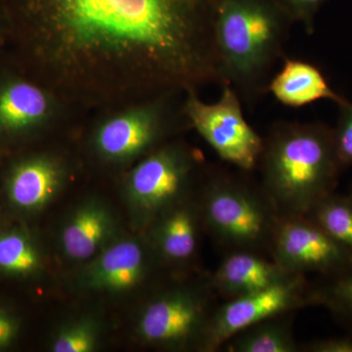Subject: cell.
Returning <instances> with one entry per match:
<instances>
[{
  "label": "cell",
  "mask_w": 352,
  "mask_h": 352,
  "mask_svg": "<svg viewBox=\"0 0 352 352\" xmlns=\"http://www.w3.org/2000/svg\"><path fill=\"white\" fill-rule=\"evenodd\" d=\"M221 0H0L6 51L87 112L221 83Z\"/></svg>",
  "instance_id": "cell-1"
},
{
  "label": "cell",
  "mask_w": 352,
  "mask_h": 352,
  "mask_svg": "<svg viewBox=\"0 0 352 352\" xmlns=\"http://www.w3.org/2000/svg\"><path fill=\"white\" fill-rule=\"evenodd\" d=\"M258 168L281 217L307 215L336 191L344 170L333 129L320 122H276L263 138Z\"/></svg>",
  "instance_id": "cell-2"
},
{
  "label": "cell",
  "mask_w": 352,
  "mask_h": 352,
  "mask_svg": "<svg viewBox=\"0 0 352 352\" xmlns=\"http://www.w3.org/2000/svg\"><path fill=\"white\" fill-rule=\"evenodd\" d=\"M293 24L282 0H221L214 30L221 85L249 104L267 94Z\"/></svg>",
  "instance_id": "cell-3"
},
{
  "label": "cell",
  "mask_w": 352,
  "mask_h": 352,
  "mask_svg": "<svg viewBox=\"0 0 352 352\" xmlns=\"http://www.w3.org/2000/svg\"><path fill=\"white\" fill-rule=\"evenodd\" d=\"M186 92H168L88 115L78 134L80 157L118 175L168 141L192 129L184 112Z\"/></svg>",
  "instance_id": "cell-4"
},
{
  "label": "cell",
  "mask_w": 352,
  "mask_h": 352,
  "mask_svg": "<svg viewBox=\"0 0 352 352\" xmlns=\"http://www.w3.org/2000/svg\"><path fill=\"white\" fill-rule=\"evenodd\" d=\"M249 173L206 166L197 190L204 228L224 254L252 252L271 258L281 215Z\"/></svg>",
  "instance_id": "cell-5"
},
{
  "label": "cell",
  "mask_w": 352,
  "mask_h": 352,
  "mask_svg": "<svg viewBox=\"0 0 352 352\" xmlns=\"http://www.w3.org/2000/svg\"><path fill=\"white\" fill-rule=\"evenodd\" d=\"M91 112L0 55V145L39 144L78 133Z\"/></svg>",
  "instance_id": "cell-6"
},
{
  "label": "cell",
  "mask_w": 352,
  "mask_h": 352,
  "mask_svg": "<svg viewBox=\"0 0 352 352\" xmlns=\"http://www.w3.org/2000/svg\"><path fill=\"white\" fill-rule=\"evenodd\" d=\"M206 166L203 154L177 138L120 173V187L134 224L148 229L164 212L193 196Z\"/></svg>",
  "instance_id": "cell-7"
},
{
  "label": "cell",
  "mask_w": 352,
  "mask_h": 352,
  "mask_svg": "<svg viewBox=\"0 0 352 352\" xmlns=\"http://www.w3.org/2000/svg\"><path fill=\"white\" fill-rule=\"evenodd\" d=\"M219 300L210 275L195 282H173L145 303L136 333L141 342L157 349L201 351Z\"/></svg>",
  "instance_id": "cell-8"
},
{
  "label": "cell",
  "mask_w": 352,
  "mask_h": 352,
  "mask_svg": "<svg viewBox=\"0 0 352 352\" xmlns=\"http://www.w3.org/2000/svg\"><path fill=\"white\" fill-rule=\"evenodd\" d=\"M220 98L206 103L197 90L185 94L184 112L193 129L217 156L237 170L251 173L258 168L263 138L245 119L242 99L228 83L221 85Z\"/></svg>",
  "instance_id": "cell-9"
},
{
  "label": "cell",
  "mask_w": 352,
  "mask_h": 352,
  "mask_svg": "<svg viewBox=\"0 0 352 352\" xmlns=\"http://www.w3.org/2000/svg\"><path fill=\"white\" fill-rule=\"evenodd\" d=\"M78 134L44 141L16 160L6 176L8 197L16 207L39 210L57 198L78 170L82 157L68 147Z\"/></svg>",
  "instance_id": "cell-10"
},
{
  "label": "cell",
  "mask_w": 352,
  "mask_h": 352,
  "mask_svg": "<svg viewBox=\"0 0 352 352\" xmlns=\"http://www.w3.org/2000/svg\"><path fill=\"white\" fill-rule=\"evenodd\" d=\"M307 307H311L310 283L302 274L293 275L281 283L256 293L223 300L215 308L201 351H219L240 331Z\"/></svg>",
  "instance_id": "cell-11"
},
{
  "label": "cell",
  "mask_w": 352,
  "mask_h": 352,
  "mask_svg": "<svg viewBox=\"0 0 352 352\" xmlns=\"http://www.w3.org/2000/svg\"><path fill=\"white\" fill-rule=\"evenodd\" d=\"M271 258L292 274L335 276L352 271V251L305 215L281 217Z\"/></svg>",
  "instance_id": "cell-12"
},
{
  "label": "cell",
  "mask_w": 352,
  "mask_h": 352,
  "mask_svg": "<svg viewBox=\"0 0 352 352\" xmlns=\"http://www.w3.org/2000/svg\"><path fill=\"white\" fill-rule=\"evenodd\" d=\"M80 275V284L90 291L122 293L138 288L164 267L149 240L116 239L89 261Z\"/></svg>",
  "instance_id": "cell-13"
},
{
  "label": "cell",
  "mask_w": 352,
  "mask_h": 352,
  "mask_svg": "<svg viewBox=\"0 0 352 352\" xmlns=\"http://www.w3.org/2000/svg\"><path fill=\"white\" fill-rule=\"evenodd\" d=\"M147 230L148 240L164 267L180 270L191 266L205 232L197 192L164 212Z\"/></svg>",
  "instance_id": "cell-14"
},
{
  "label": "cell",
  "mask_w": 352,
  "mask_h": 352,
  "mask_svg": "<svg viewBox=\"0 0 352 352\" xmlns=\"http://www.w3.org/2000/svg\"><path fill=\"white\" fill-rule=\"evenodd\" d=\"M118 223L107 204L99 199L83 201L66 219L60 244L63 254L74 261H91L116 240Z\"/></svg>",
  "instance_id": "cell-15"
},
{
  "label": "cell",
  "mask_w": 352,
  "mask_h": 352,
  "mask_svg": "<svg viewBox=\"0 0 352 352\" xmlns=\"http://www.w3.org/2000/svg\"><path fill=\"white\" fill-rule=\"evenodd\" d=\"M293 275L270 256L235 252L224 256L210 279L220 300H229L270 288Z\"/></svg>",
  "instance_id": "cell-16"
},
{
  "label": "cell",
  "mask_w": 352,
  "mask_h": 352,
  "mask_svg": "<svg viewBox=\"0 0 352 352\" xmlns=\"http://www.w3.org/2000/svg\"><path fill=\"white\" fill-rule=\"evenodd\" d=\"M267 94L289 108L305 107L319 100H330L338 106L347 101L333 89L318 67L286 56L281 69L271 78Z\"/></svg>",
  "instance_id": "cell-17"
},
{
  "label": "cell",
  "mask_w": 352,
  "mask_h": 352,
  "mask_svg": "<svg viewBox=\"0 0 352 352\" xmlns=\"http://www.w3.org/2000/svg\"><path fill=\"white\" fill-rule=\"evenodd\" d=\"M292 314L278 315L240 331L220 351L228 352H300Z\"/></svg>",
  "instance_id": "cell-18"
},
{
  "label": "cell",
  "mask_w": 352,
  "mask_h": 352,
  "mask_svg": "<svg viewBox=\"0 0 352 352\" xmlns=\"http://www.w3.org/2000/svg\"><path fill=\"white\" fill-rule=\"evenodd\" d=\"M311 307L327 309L352 335V271L335 276L319 277L310 283Z\"/></svg>",
  "instance_id": "cell-19"
},
{
  "label": "cell",
  "mask_w": 352,
  "mask_h": 352,
  "mask_svg": "<svg viewBox=\"0 0 352 352\" xmlns=\"http://www.w3.org/2000/svg\"><path fill=\"white\" fill-rule=\"evenodd\" d=\"M305 217L352 251V198L349 194L333 192L317 203Z\"/></svg>",
  "instance_id": "cell-20"
},
{
  "label": "cell",
  "mask_w": 352,
  "mask_h": 352,
  "mask_svg": "<svg viewBox=\"0 0 352 352\" xmlns=\"http://www.w3.org/2000/svg\"><path fill=\"white\" fill-rule=\"evenodd\" d=\"M41 266V252L28 236L15 231L0 234V270L27 276Z\"/></svg>",
  "instance_id": "cell-21"
},
{
  "label": "cell",
  "mask_w": 352,
  "mask_h": 352,
  "mask_svg": "<svg viewBox=\"0 0 352 352\" xmlns=\"http://www.w3.org/2000/svg\"><path fill=\"white\" fill-rule=\"evenodd\" d=\"M98 328L89 319L69 322L57 331L51 344L54 352H92L98 346Z\"/></svg>",
  "instance_id": "cell-22"
},
{
  "label": "cell",
  "mask_w": 352,
  "mask_h": 352,
  "mask_svg": "<svg viewBox=\"0 0 352 352\" xmlns=\"http://www.w3.org/2000/svg\"><path fill=\"white\" fill-rule=\"evenodd\" d=\"M339 107V120L333 129L336 151L342 170L352 166V102L347 100Z\"/></svg>",
  "instance_id": "cell-23"
},
{
  "label": "cell",
  "mask_w": 352,
  "mask_h": 352,
  "mask_svg": "<svg viewBox=\"0 0 352 352\" xmlns=\"http://www.w3.org/2000/svg\"><path fill=\"white\" fill-rule=\"evenodd\" d=\"M329 0H282L295 23H300L308 34L314 32L315 16Z\"/></svg>",
  "instance_id": "cell-24"
},
{
  "label": "cell",
  "mask_w": 352,
  "mask_h": 352,
  "mask_svg": "<svg viewBox=\"0 0 352 352\" xmlns=\"http://www.w3.org/2000/svg\"><path fill=\"white\" fill-rule=\"evenodd\" d=\"M300 352H352V335L310 340L300 344Z\"/></svg>",
  "instance_id": "cell-25"
},
{
  "label": "cell",
  "mask_w": 352,
  "mask_h": 352,
  "mask_svg": "<svg viewBox=\"0 0 352 352\" xmlns=\"http://www.w3.org/2000/svg\"><path fill=\"white\" fill-rule=\"evenodd\" d=\"M17 323L13 317L0 309V349L8 346L15 339Z\"/></svg>",
  "instance_id": "cell-26"
},
{
  "label": "cell",
  "mask_w": 352,
  "mask_h": 352,
  "mask_svg": "<svg viewBox=\"0 0 352 352\" xmlns=\"http://www.w3.org/2000/svg\"><path fill=\"white\" fill-rule=\"evenodd\" d=\"M7 34H8L7 21L3 10H2L1 6H0V55L6 50Z\"/></svg>",
  "instance_id": "cell-27"
},
{
  "label": "cell",
  "mask_w": 352,
  "mask_h": 352,
  "mask_svg": "<svg viewBox=\"0 0 352 352\" xmlns=\"http://www.w3.org/2000/svg\"><path fill=\"white\" fill-rule=\"evenodd\" d=\"M349 195L351 196L352 198V184H351V192H349Z\"/></svg>",
  "instance_id": "cell-28"
}]
</instances>
